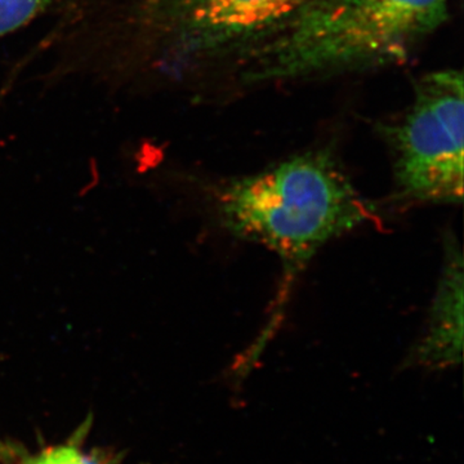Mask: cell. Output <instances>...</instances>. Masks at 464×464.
<instances>
[{
	"label": "cell",
	"instance_id": "6da1fadb",
	"mask_svg": "<svg viewBox=\"0 0 464 464\" xmlns=\"http://www.w3.org/2000/svg\"><path fill=\"white\" fill-rule=\"evenodd\" d=\"M215 208L226 231L271 250L284 267L274 315L246 359L252 364L279 325L295 277L326 244L365 224L372 207L334 155L319 149L226 183L216 192Z\"/></svg>",
	"mask_w": 464,
	"mask_h": 464
},
{
	"label": "cell",
	"instance_id": "7a4b0ae2",
	"mask_svg": "<svg viewBox=\"0 0 464 464\" xmlns=\"http://www.w3.org/2000/svg\"><path fill=\"white\" fill-rule=\"evenodd\" d=\"M448 14L449 0H308L240 51L241 76L265 83L404 63Z\"/></svg>",
	"mask_w": 464,
	"mask_h": 464
},
{
	"label": "cell",
	"instance_id": "3957f363",
	"mask_svg": "<svg viewBox=\"0 0 464 464\" xmlns=\"http://www.w3.org/2000/svg\"><path fill=\"white\" fill-rule=\"evenodd\" d=\"M383 133L392 150L400 200L463 203L464 83L459 70L423 75L415 84L413 105Z\"/></svg>",
	"mask_w": 464,
	"mask_h": 464
},
{
	"label": "cell",
	"instance_id": "277c9868",
	"mask_svg": "<svg viewBox=\"0 0 464 464\" xmlns=\"http://www.w3.org/2000/svg\"><path fill=\"white\" fill-rule=\"evenodd\" d=\"M308 0H161L157 21L177 52L241 51L282 25Z\"/></svg>",
	"mask_w": 464,
	"mask_h": 464
},
{
	"label": "cell",
	"instance_id": "5b68a950",
	"mask_svg": "<svg viewBox=\"0 0 464 464\" xmlns=\"http://www.w3.org/2000/svg\"><path fill=\"white\" fill-rule=\"evenodd\" d=\"M464 267L462 246L449 237L444 267L432 301L429 323L411 360L414 365L444 369L459 364L463 353Z\"/></svg>",
	"mask_w": 464,
	"mask_h": 464
},
{
	"label": "cell",
	"instance_id": "8992f818",
	"mask_svg": "<svg viewBox=\"0 0 464 464\" xmlns=\"http://www.w3.org/2000/svg\"><path fill=\"white\" fill-rule=\"evenodd\" d=\"M24 464H111L82 448L81 442L70 440L65 444L44 449Z\"/></svg>",
	"mask_w": 464,
	"mask_h": 464
},
{
	"label": "cell",
	"instance_id": "52a82bcc",
	"mask_svg": "<svg viewBox=\"0 0 464 464\" xmlns=\"http://www.w3.org/2000/svg\"><path fill=\"white\" fill-rule=\"evenodd\" d=\"M38 5L39 0H0V38L29 24Z\"/></svg>",
	"mask_w": 464,
	"mask_h": 464
}]
</instances>
